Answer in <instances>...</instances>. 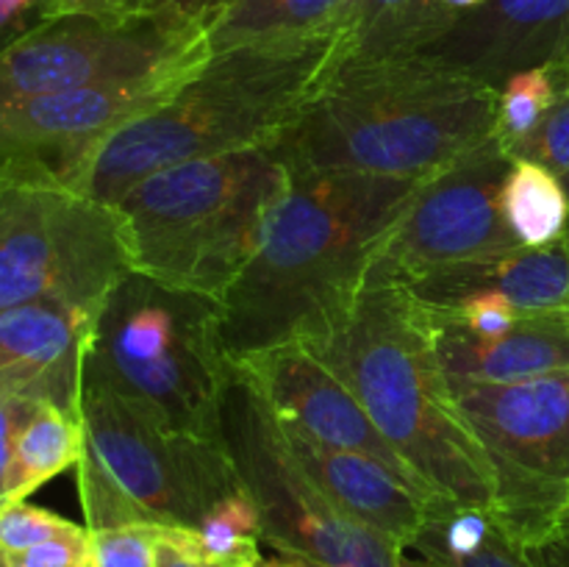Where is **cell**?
I'll return each mask as SVG.
<instances>
[{
    "instance_id": "1",
    "label": "cell",
    "mask_w": 569,
    "mask_h": 567,
    "mask_svg": "<svg viewBox=\"0 0 569 567\" xmlns=\"http://www.w3.org/2000/svg\"><path fill=\"white\" fill-rule=\"evenodd\" d=\"M422 181L292 172L259 250L220 300L228 359L303 342L342 315Z\"/></svg>"
},
{
    "instance_id": "2",
    "label": "cell",
    "mask_w": 569,
    "mask_h": 567,
    "mask_svg": "<svg viewBox=\"0 0 569 567\" xmlns=\"http://www.w3.org/2000/svg\"><path fill=\"white\" fill-rule=\"evenodd\" d=\"M300 345L359 398L437 498L495 509L492 461L467 426L437 356V326L406 287L367 278L353 304Z\"/></svg>"
},
{
    "instance_id": "3",
    "label": "cell",
    "mask_w": 569,
    "mask_h": 567,
    "mask_svg": "<svg viewBox=\"0 0 569 567\" xmlns=\"http://www.w3.org/2000/svg\"><path fill=\"white\" fill-rule=\"evenodd\" d=\"M500 89L433 56L345 64L278 142L292 172L428 178L495 137Z\"/></svg>"
},
{
    "instance_id": "4",
    "label": "cell",
    "mask_w": 569,
    "mask_h": 567,
    "mask_svg": "<svg viewBox=\"0 0 569 567\" xmlns=\"http://www.w3.org/2000/svg\"><path fill=\"white\" fill-rule=\"evenodd\" d=\"M328 42L214 53L167 103L89 145L61 181L114 206L164 167L276 145L328 81Z\"/></svg>"
},
{
    "instance_id": "5",
    "label": "cell",
    "mask_w": 569,
    "mask_h": 567,
    "mask_svg": "<svg viewBox=\"0 0 569 567\" xmlns=\"http://www.w3.org/2000/svg\"><path fill=\"white\" fill-rule=\"evenodd\" d=\"M289 183L278 142L142 178L111 206L131 270L220 304L259 250Z\"/></svg>"
},
{
    "instance_id": "6",
    "label": "cell",
    "mask_w": 569,
    "mask_h": 567,
    "mask_svg": "<svg viewBox=\"0 0 569 567\" xmlns=\"http://www.w3.org/2000/svg\"><path fill=\"white\" fill-rule=\"evenodd\" d=\"M231 378L220 304L206 295L128 272L94 315L83 384L109 389L170 431L226 442Z\"/></svg>"
},
{
    "instance_id": "7",
    "label": "cell",
    "mask_w": 569,
    "mask_h": 567,
    "mask_svg": "<svg viewBox=\"0 0 569 567\" xmlns=\"http://www.w3.org/2000/svg\"><path fill=\"white\" fill-rule=\"evenodd\" d=\"M78 493L89 531L122 526L198 528L242 489L228 445L170 431L98 384L81 389Z\"/></svg>"
},
{
    "instance_id": "8",
    "label": "cell",
    "mask_w": 569,
    "mask_h": 567,
    "mask_svg": "<svg viewBox=\"0 0 569 567\" xmlns=\"http://www.w3.org/2000/svg\"><path fill=\"white\" fill-rule=\"evenodd\" d=\"M128 272L111 206L70 189L50 167L0 176V311L26 304L98 311Z\"/></svg>"
},
{
    "instance_id": "9",
    "label": "cell",
    "mask_w": 569,
    "mask_h": 567,
    "mask_svg": "<svg viewBox=\"0 0 569 567\" xmlns=\"http://www.w3.org/2000/svg\"><path fill=\"white\" fill-rule=\"evenodd\" d=\"M222 434L261 517V539L281 556L322 567H398L403 548L339 509L295 461L270 406L233 376Z\"/></svg>"
},
{
    "instance_id": "10",
    "label": "cell",
    "mask_w": 569,
    "mask_h": 567,
    "mask_svg": "<svg viewBox=\"0 0 569 567\" xmlns=\"http://www.w3.org/2000/svg\"><path fill=\"white\" fill-rule=\"evenodd\" d=\"M450 389L492 461L495 523L517 545L537 550L569 500V370Z\"/></svg>"
},
{
    "instance_id": "11",
    "label": "cell",
    "mask_w": 569,
    "mask_h": 567,
    "mask_svg": "<svg viewBox=\"0 0 569 567\" xmlns=\"http://www.w3.org/2000/svg\"><path fill=\"white\" fill-rule=\"evenodd\" d=\"M511 153L498 137L420 183L367 278L411 287L437 272L498 259L520 248L506 228L500 189Z\"/></svg>"
},
{
    "instance_id": "12",
    "label": "cell",
    "mask_w": 569,
    "mask_h": 567,
    "mask_svg": "<svg viewBox=\"0 0 569 567\" xmlns=\"http://www.w3.org/2000/svg\"><path fill=\"white\" fill-rule=\"evenodd\" d=\"M203 53H211L206 26L167 17L137 22L50 17L0 50V106L148 76Z\"/></svg>"
},
{
    "instance_id": "13",
    "label": "cell",
    "mask_w": 569,
    "mask_h": 567,
    "mask_svg": "<svg viewBox=\"0 0 569 567\" xmlns=\"http://www.w3.org/2000/svg\"><path fill=\"white\" fill-rule=\"evenodd\" d=\"M233 376L242 378L283 422H292L317 442L372 456L403 478L426 498L442 500L420 481L400 459L398 450L383 439L348 384L300 342H281L231 359Z\"/></svg>"
},
{
    "instance_id": "14",
    "label": "cell",
    "mask_w": 569,
    "mask_h": 567,
    "mask_svg": "<svg viewBox=\"0 0 569 567\" xmlns=\"http://www.w3.org/2000/svg\"><path fill=\"white\" fill-rule=\"evenodd\" d=\"M98 311L26 304L0 311V395L81 417L83 359Z\"/></svg>"
},
{
    "instance_id": "15",
    "label": "cell",
    "mask_w": 569,
    "mask_h": 567,
    "mask_svg": "<svg viewBox=\"0 0 569 567\" xmlns=\"http://www.w3.org/2000/svg\"><path fill=\"white\" fill-rule=\"evenodd\" d=\"M567 53L569 0H487L426 56L500 89L515 72L556 67Z\"/></svg>"
},
{
    "instance_id": "16",
    "label": "cell",
    "mask_w": 569,
    "mask_h": 567,
    "mask_svg": "<svg viewBox=\"0 0 569 567\" xmlns=\"http://www.w3.org/2000/svg\"><path fill=\"white\" fill-rule=\"evenodd\" d=\"M281 422L295 461L303 467L306 476L339 509L348 511L350 517L365 523L372 531L392 539L403 550L415 548L431 511L439 504H450V500L426 498L372 456L317 442L315 437L300 431L292 422Z\"/></svg>"
},
{
    "instance_id": "17",
    "label": "cell",
    "mask_w": 569,
    "mask_h": 567,
    "mask_svg": "<svg viewBox=\"0 0 569 567\" xmlns=\"http://www.w3.org/2000/svg\"><path fill=\"white\" fill-rule=\"evenodd\" d=\"M433 315V311H431ZM437 356L450 387L511 384L569 370V311L528 315L498 339H478L433 315Z\"/></svg>"
},
{
    "instance_id": "18",
    "label": "cell",
    "mask_w": 569,
    "mask_h": 567,
    "mask_svg": "<svg viewBox=\"0 0 569 567\" xmlns=\"http://www.w3.org/2000/svg\"><path fill=\"white\" fill-rule=\"evenodd\" d=\"M406 289L437 311L483 292L503 295L522 317L561 311L569 300V233L545 248H515L498 259L428 276Z\"/></svg>"
},
{
    "instance_id": "19",
    "label": "cell",
    "mask_w": 569,
    "mask_h": 567,
    "mask_svg": "<svg viewBox=\"0 0 569 567\" xmlns=\"http://www.w3.org/2000/svg\"><path fill=\"white\" fill-rule=\"evenodd\" d=\"M459 17L439 0H345L333 20L328 78L345 64L428 53Z\"/></svg>"
},
{
    "instance_id": "20",
    "label": "cell",
    "mask_w": 569,
    "mask_h": 567,
    "mask_svg": "<svg viewBox=\"0 0 569 567\" xmlns=\"http://www.w3.org/2000/svg\"><path fill=\"white\" fill-rule=\"evenodd\" d=\"M345 0H231L206 28L211 56L328 42Z\"/></svg>"
},
{
    "instance_id": "21",
    "label": "cell",
    "mask_w": 569,
    "mask_h": 567,
    "mask_svg": "<svg viewBox=\"0 0 569 567\" xmlns=\"http://www.w3.org/2000/svg\"><path fill=\"white\" fill-rule=\"evenodd\" d=\"M83 450L81 417L53 404H28L14 439L11 504L78 465Z\"/></svg>"
},
{
    "instance_id": "22",
    "label": "cell",
    "mask_w": 569,
    "mask_h": 567,
    "mask_svg": "<svg viewBox=\"0 0 569 567\" xmlns=\"http://www.w3.org/2000/svg\"><path fill=\"white\" fill-rule=\"evenodd\" d=\"M506 228L520 248H545L569 231V195L565 183L531 159L511 156L509 176L500 189Z\"/></svg>"
},
{
    "instance_id": "23",
    "label": "cell",
    "mask_w": 569,
    "mask_h": 567,
    "mask_svg": "<svg viewBox=\"0 0 569 567\" xmlns=\"http://www.w3.org/2000/svg\"><path fill=\"white\" fill-rule=\"evenodd\" d=\"M194 534H198L206 559L244 561V565H259L264 559L259 550L261 517L244 484L242 489L226 495L220 504L211 506Z\"/></svg>"
},
{
    "instance_id": "24",
    "label": "cell",
    "mask_w": 569,
    "mask_h": 567,
    "mask_svg": "<svg viewBox=\"0 0 569 567\" xmlns=\"http://www.w3.org/2000/svg\"><path fill=\"white\" fill-rule=\"evenodd\" d=\"M556 94H559V87H556V78L550 72V67H531V70L515 72L500 87L495 137L503 142V148L509 153L537 131L542 117L553 106Z\"/></svg>"
},
{
    "instance_id": "25",
    "label": "cell",
    "mask_w": 569,
    "mask_h": 567,
    "mask_svg": "<svg viewBox=\"0 0 569 567\" xmlns=\"http://www.w3.org/2000/svg\"><path fill=\"white\" fill-rule=\"evenodd\" d=\"M87 526L64 520L56 511L42 509V506H31L26 500H17L0 509V550L3 554H22V550L42 545L48 539L70 537V534H81Z\"/></svg>"
},
{
    "instance_id": "26",
    "label": "cell",
    "mask_w": 569,
    "mask_h": 567,
    "mask_svg": "<svg viewBox=\"0 0 569 567\" xmlns=\"http://www.w3.org/2000/svg\"><path fill=\"white\" fill-rule=\"evenodd\" d=\"M511 156L548 167L565 183L569 195V89H559L553 106L542 117L537 131L526 142L517 145Z\"/></svg>"
},
{
    "instance_id": "27",
    "label": "cell",
    "mask_w": 569,
    "mask_h": 567,
    "mask_svg": "<svg viewBox=\"0 0 569 567\" xmlns=\"http://www.w3.org/2000/svg\"><path fill=\"white\" fill-rule=\"evenodd\" d=\"M156 528L122 526L92 534L94 567H156Z\"/></svg>"
},
{
    "instance_id": "28",
    "label": "cell",
    "mask_w": 569,
    "mask_h": 567,
    "mask_svg": "<svg viewBox=\"0 0 569 567\" xmlns=\"http://www.w3.org/2000/svg\"><path fill=\"white\" fill-rule=\"evenodd\" d=\"M431 309V306H428ZM433 315H439L442 320L456 322L465 331H470L472 337L478 339H498L503 334H509L511 328L517 326L520 320V311L498 292H483V295H472V298L461 300L459 306L448 311H437L431 309Z\"/></svg>"
},
{
    "instance_id": "29",
    "label": "cell",
    "mask_w": 569,
    "mask_h": 567,
    "mask_svg": "<svg viewBox=\"0 0 569 567\" xmlns=\"http://www.w3.org/2000/svg\"><path fill=\"white\" fill-rule=\"evenodd\" d=\"M14 565L20 567H94L92 554V534L83 528L81 534H70V537L48 539L42 545L22 550V554H6Z\"/></svg>"
},
{
    "instance_id": "30",
    "label": "cell",
    "mask_w": 569,
    "mask_h": 567,
    "mask_svg": "<svg viewBox=\"0 0 569 567\" xmlns=\"http://www.w3.org/2000/svg\"><path fill=\"white\" fill-rule=\"evenodd\" d=\"M92 17L103 22H137L156 14V0H48L44 20L50 17Z\"/></svg>"
},
{
    "instance_id": "31",
    "label": "cell",
    "mask_w": 569,
    "mask_h": 567,
    "mask_svg": "<svg viewBox=\"0 0 569 567\" xmlns=\"http://www.w3.org/2000/svg\"><path fill=\"white\" fill-rule=\"evenodd\" d=\"M442 567H539L533 556L528 554L522 545H517L509 534H503L495 523L492 534L487 543L470 556H459V559H431Z\"/></svg>"
},
{
    "instance_id": "32",
    "label": "cell",
    "mask_w": 569,
    "mask_h": 567,
    "mask_svg": "<svg viewBox=\"0 0 569 567\" xmlns=\"http://www.w3.org/2000/svg\"><path fill=\"white\" fill-rule=\"evenodd\" d=\"M31 400L0 395V509L11 504V467H14V439Z\"/></svg>"
},
{
    "instance_id": "33",
    "label": "cell",
    "mask_w": 569,
    "mask_h": 567,
    "mask_svg": "<svg viewBox=\"0 0 569 567\" xmlns=\"http://www.w3.org/2000/svg\"><path fill=\"white\" fill-rule=\"evenodd\" d=\"M156 567H203L194 528H156Z\"/></svg>"
},
{
    "instance_id": "34",
    "label": "cell",
    "mask_w": 569,
    "mask_h": 567,
    "mask_svg": "<svg viewBox=\"0 0 569 567\" xmlns=\"http://www.w3.org/2000/svg\"><path fill=\"white\" fill-rule=\"evenodd\" d=\"M231 0H156V14L167 20L189 22V26H206L220 14Z\"/></svg>"
},
{
    "instance_id": "35",
    "label": "cell",
    "mask_w": 569,
    "mask_h": 567,
    "mask_svg": "<svg viewBox=\"0 0 569 567\" xmlns=\"http://www.w3.org/2000/svg\"><path fill=\"white\" fill-rule=\"evenodd\" d=\"M539 567H569V500L561 509L550 537L537 550H528Z\"/></svg>"
},
{
    "instance_id": "36",
    "label": "cell",
    "mask_w": 569,
    "mask_h": 567,
    "mask_svg": "<svg viewBox=\"0 0 569 567\" xmlns=\"http://www.w3.org/2000/svg\"><path fill=\"white\" fill-rule=\"evenodd\" d=\"M439 3H442L445 9L456 11V14H465V11L481 9V6L487 3V0H439Z\"/></svg>"
},
{
    "instance_id": "37",
    "label": "cell",
    "mask_w": 569,
    "mask_h": 567,
    "mask_svg": "<svg viewBox=\"0 0 569 567\" xmlns=\"http://www.w3.org/2000/svg\"><path fill=\"white\" fill-rule=\"evenodd\" d=\"M259 567H320V565H311V561H303V559H292V556H276V559H261Z\"/></svg>"
},
{
    "instance_id": "38",
    "label": "cell",
    "mask_w": 569,
    "mask_h": 567,
    "mask_svg": "<svg viewBox=\"0 0 569 567\" xmlns=\"http://www.w3.org/2000/svg\"><path fill=\"white\" fill-rule=\"evenodd\" d=\"M398 567H442V565H437V561L426 559V556H420V559H415V556H406V550H403V556H400Z\"/></svg>"
},
{
    "instance_id": "39",
    "label": "cell",
    "mask_w": 569,
    "mask_h": 567,
    "mask_svg": "<svg viewBox=\"0 0 569 567\" xmlns=\"http://www.w3.org/2000/svg\"><path fill=\"white\" fill-rule=\"evenodd\" d=\"M17 14H20V11H17L14 6H9V3H6V0H0V31H3V28L9 26V22L14 20Z\"/></svg>"
},
{
    "instance_id": "40",
    "label": "cell",
    "mask_w": 569,
    "mask_h": 567,
    "mask_svg": "<svg viewBox=\"0 0 569 567\" xmlns=\"http://www.w3.org/2000/svg\"><path fill=\"white\" fill-rule=\"evenodd\" d=\"M203 567H259V565H244V561H222V559H206V556H203Z\"/></svg>"
},
{
    "instance_id": "41",
    "label": "cell",
    "mask_w": 569,
    "mask_h": 567,
    "mask_svg": "<svg viewBox=\"0 0 569 567\" xmlns=\"http://www.w3.org/2000/svg\"><path fill=\"white\" fill-rule=\"evenodd\" d=\"M6 3H9V6H14V9H17V11H26V9H28V6H31V3H33V0H6Z\"/></svg>"
},
{
    "instance_id": "42",
    "label": "cell",
    "mask_w": 569,
    "mask_h": 567,
    "mask_svg": "<svg viewBox=\"0 0 569 567\" xmlns=\"http://www.w3.org/2000/svg\"><path fill=\"white\" fill-rule=\"evenodd\" d=\"M0 567H20V565H14V561H11L9 556H6L3 550H0Z\"/></svg>"
},
{
    "instance_id": "43",
    "label": "cell",
    "mask_w": 569,
    "mask_h": 567,
    "mask_svg": "<svg viewBox=\"0 0 569 567\" xmlns=\"http://www.w3.org/2000/svg\"><path fill=\"white\" fill-rule=\"evenodd\" d=\"M569 233V231H567ZM567 311H569V300H567Z\"/></svg>"
}]
</instances>
